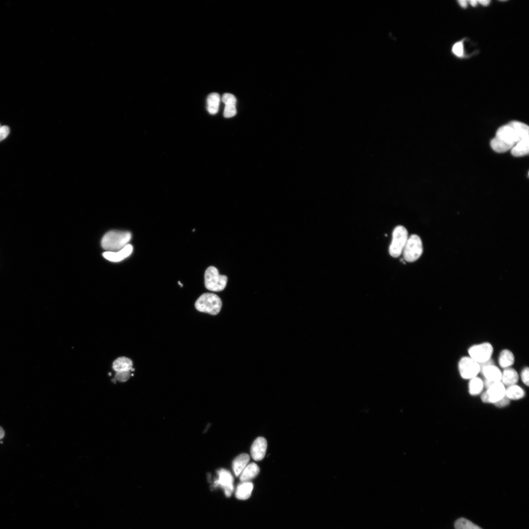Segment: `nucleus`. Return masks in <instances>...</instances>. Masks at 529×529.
<instances>
[{
  "label": "nucleus",
  "instance_id": "obj_12",
  "mask_svg": "<svg viewBox=\"0 0 529 529\" xmlns=\"http://www.w3.org/2000/svg\"><path fill=\"white\" fill-rule=\"evenodd\" d=\"M133 251V246L128 244L122 249L116 251H106L103 253V256L107 260L113 262H119L129 256Z\"/></svg>",
  "mask_w": 529,
  "mask_h": 529
},
{
  "label": "nucleus",
  "instance_id": "obj_16",
  "mask_svg": "<svg viewBox=\"0 0 529 529\" xmlns=\"http://www.w3.org/2000/svg\"><path fill=\"white\" fill-rule=\"evenodd\" d=\"M260 472V468L257 464L251 462L246 465L240 475V480L241 482L250 481L256 478Z\"/></svg>",
  "mask_w": 529,
  "mask_h": 529
},
{
  "label": "nucleus",
  "instance_id": "obj_8",
  "mask_svg": "<svg viewBox=\"0 0 529 529\" xmlns=\"http://www.w3.org/2000/svg\"><path fill=\"white\" fill-rule=\"evenodd\" d=\"M458 370L462 378L471 379L477 377L480 373V366L479 363L471 357H464L459 361Z\"/></svg>",
  "mask_w": 529,
  "mask_h": 529
},
{
  "label": "nucleus",
  "instance_id": "obj_5",
  "mask_svg": "<svg viewBox=\"0 0 529 529\" xmlns=\"http://www.w3.org/2000/svg\"><path fill=\"white\" fill-rule=\"evenodd\" d=\"M408 238V231L404 226L399 225L394 228L389 248V254L392 257L397 258L401 254Z\"/></svg>",
  "mask_w": 529,
  "mask_h": 529
},
{
  "label": "nucleus",
  "instance_id": "obj_15",
  "mask_svg": "<svg viewBox=\"0 0 529 529\" xmlns=\"http://www.w3.org/2000/svg\"><path fill=\"white\" fill-rule=\"evenodd\" d=\"M253 489V484L251 481H243L239 484L235 491L237 499L245 500L251 496Z\"/></svg>",
  "mask_w": 529,
  "mask_h": 529
},
{
  "label": "nucleus",
  "instance_id": "obj_23",
  "mask_svg": "<svg viewBox=\"0 0 529 529\" xmlns=\"http://www.w3.org/2000/svg\"><path fill=\"white\" fill-rule=\"evenodd\" d=\"M484 384L480 378L476 377L470 379L468 385L469 393L472 395L479 394L482 390Z\"/></svg>",
  "mask_w": 529,
  "mask_h": 529
},
{
  "label": "nucleus",
  "instance_id": "obj_13",
  "mask_svg": "<svg viewBox=\"0 0 529 529\" xmlns=\"http://www.w3.org/2000/svg\"><path fill=\"white\" fill-rule=\"evenodd\" d=\"M222 101L225 104L223 112L224 116L225 118L234 116L237 113L236 108L237 100L235 96L231 94L225 93L222 96Z\"/></svg>",
  "mask_w": 529,
  "mask_h": 529
},
{
  "label": "nucleus",
  "instance_id": "obj_29",
  "mask_svg": "<svg viewBox=\"0 0 529 529\" xmlns=\"http://www.w3.org/2000/svg\"><path fill=\"white\" fill-rule=\"evenodd\" d=\"M510 402V399L505 395L502 399L494 403V405L499 408H503L507 406Z\"/></svg>",
  "mask_w": 529,
  "mask_h": 529
},
{
  "label": "nucleus",
  "instance_id": "obj_21",
  "mask_svg": "<svg viewBox=\"0 0 529 529\" xmlns=\"http://www.w3.org/2000/svg\"><path fill=\"white\" fill-rule=\"evenodd\" d=\"M515 358L513 354L508 349L502 350L499 355L498 362L500 366L504 369L510 366L514 363Z\"/></svg>",
  "mask_w": 529,
  "mask_h": 529
},
{
  "label": "nucleus",
  "instance_id": "obj_36",
  "mask_svg": "<svg viewBox=\"0 0 529 529\" xmlns=\"http://www.w3.org/2000/svg\"></svg>",
  "mask_w": 529,
  "mask_h": 529
},
{
  "label": "nucleus",
  "instance_id": "obj_32",
  "mask_svg": "<svg viewBox=\"0 0 529 529\" xmlns=\"http://www.w3.org/2000/svg\"><path fill=\"white\" fill-rule=\"evenodd\" d=\"M478 2L484 6H487L490 3V1L488 0H480Z\"/></svg>",
  "mask_w": 529,
  "mask_h": 529
},
{
  "label": "nucleus",
  "instance_id": "obj_4",
  "mask_svg": "<svg viewBox=\"0 0 529 529\" xmlns=\"http://www.w3.org/2000/svg\"><path fill=\"white\" fill-rule=\"evenodd\" d=\"M227 282V277L225 275H220L215 266H210L206 269L204 274V283L205 287L208 290L221 291L225 289Z\"/></svg>",
  "mask_w": 529,
  "mask_h": 529
},
{
  "label": "nucleus",
  "instance_id": "obj_30",
  "mask_svg": "<svg viewBox=\"0 0 529 529\" xmlns=\"http://www.w3.org/2000/svg\"><path fill=\"white\" fill-rule=\"evenodd\" d=\"M9 128L6 125L0 127V141L5 139L9 133Z\"/></svg>",
  "mask_w": 529,
  "mask_h": 529
},
{
  "label": "nucleus",
  "instance_id": "obj_35",
  "mask_svg": "<svg viewBox=\"0 0 529 529\" xmlns=\"http://www.w3.org/2000/svg\"><path fill=\"white\" fill-rule=\"evenodd\" d=\"M178 284L181 286V287L183 286V285L180 283V282H178Z\"/></svg>",
  "mask_w": 529,
  "mask_h": 529
},
{
  "label": "nucleus",
  "instance_id": "obj_17",
  "mask_svg": "<svg viewBox=\"0 0 529 529\" xmlns=\"http://www.w3.org/2000/svg\"><path fill=\"white\" fill-rule=\"evenodd\" d=\"M519 375L517 371L511 367L505 368L502 372L501 382L507 387L515 385L518 382Z\"/></svg>",
  "mask_w": 529,
  "mask_h": 529
},
{
  "label": "nucleus",
  "instance_id": "obj_3",
  "mask_svg": "<svg viewBox=\"0 0 529 529\" xmlns=\"http://www.w3.org/2000/svg\"><path fill=\"white\" fill-rule=\"evenodd\" d=\"M194 306L199 312L216 315L220 311L222 301L216 294L205 293L197 299Z\"/></svg>",
  "mask_w": 529,
  "mask_h": 529
},
{
  "label": "nucleus",
  "instance_id": "obj_1",
  "mask_svg": "<svg viewBox=\"0 0 529 529\" xmlns=\"http://www.w3.org/2000/svg\"><path fill=\"white\" fill-rule=\"evenodd\" d=\"M527 138H529V126L519 121H512L497 130L490 145L495 151L503 153Z\"/></svg>",
  "mask_w": 529,
  "mask_h": 529
},
{
  "label": "nucleus",
  "instance_id": "obj_7",
  "mask_svg": "<svg viewBox=\"0 0 529 529\" xmlns=\"http://www.w3.org/2000/svg\"><path fill=\"white\" fill-rule=\"evenodd\" d=\"M493 348L489 342H483L471 346L468 349L470 357L478 363H481L491 359Z\"/></svg>",
  "mask_w": 529,
  "mask_h": 529
},
{
  "label": "nucleus",
  "instance_id": "obj_31",
  "mask_svg": "<svg viewBox=\"0 0 529 529\" xmlns=\"http://www.w3.org/2000/svg\"><path fill=\"white\" fill-rule=\"evenodd\" d=\"M459 5L464 8H465L467 6V1L465 0H459L458 1Z\"/></svg>",
  "mask_w": 529,
  "mask_h": 529
},
{
  "label": "nucleus",
  "instance_id": "obj_20",
  "mask_svg": "<svg viewBox=\"0 0 529 529\" xmlns=\"http://www.w3.org/2000/svg\"><path fill=\"white\" fill-rule=\"evenodd\" d=\"M510 152L515 157L528 155L529 152V138L520 141L510 149Z\"/></svg>",
  "mask_w": 529,
  "mask_h": 529
},
{
  "label": "nucleus",
  "instance_id": "obj_9",
  "mask_svg": "<svg viewBox=\"0 0 529 529\" xmlns=\"http://www.w3.org/2000/svg\"><path fill=\"white\" fill-rule=\"evenodd\" d=\"M217 479L214 481V486H220L227 497L232 495L234 490V478L228 470L222 468L217 472Z\"/></svg>",
  "mask_w": 529,
  "mask_h": 529
},
{
  "label": "nucleus",
  "instance_id": "obj_2",
  "mask_svg": "<svg viewBox=\"0 0 529 529\" xmlns=\"http://www.w3.org/2000/svg\"><path fill=\"white\" fill-rule=\"evenodd\" d=\"M131 238V234L129 232L111 231L103 237L101 246L107 251H118L127 245Z\"/></svg>",
  "mask_w": 529,
  "mask_h": 529
},
{
  "label": "nucleus",
  "instance_id": "obj_6",
  "mask_svg": "<svg viewBox=\"0 0 529 529\" xmlns=\"http://www.w3.org/2000/svg\"><path fill=\"white\" fill-rule=\"evenodd\" d=\"M405 261L413 262L421 256L423 253L422 242L417 235H412L408 238L403 251Z\"/></svg>",
  "mask_w": 529,
  "mask_h": 529
},
{
  "label": "nucleus",
  "instance_id": "obj_28",
  "mask_svg": "<svg viewBox=\"0 0 529 529\" xmlns=\"http://www.w3.org/2000/svg\"><path fill=\"white\" fill-rule=\"evenodd\" d=\"M529 367H526L524 368L523 369V370L522 371V372H521V377L522 382L524 383V384H525L527 386H529Z\"/></svg>",
  "mask_w": 529,
  "mask_h": 529
},
{
  "label": "nucleus",
  "instance_id": "obj_18",
  "mask_svg": "<svg viewBox=\"0 0 529 529\" xmlns=\"http://www.w3.org/2000/svg\"><path fill=\"white\" fill-rule=\"evenodd\" d=\"M249 460V456L245 453L239 455L234 459L232 462V469L236 477L240 476Z\"/></svg>",
  "mask_w": 529,
  "mask_h": 529
},
{
  "label": "nucleus",
  "instance_id": "obj_24",
  "mask_svg": "<svg viewBox=\"0 0 529 529\" xmlns=\"http://www.w3.org/2000/svg\"><path fill=\"white\" fill-rule=\"evenodd\" d=\"M505 395L510 400H518L525 396V391L521 387L515 385L505 388Z\"/></svg>",
  "mask_w": 529,
  "mask_h": 529
},
{
  "label": "nucleus",
  "instance_id": "obj_27",
  "mask_svg": "<svg viewBox=\"0 0 529 529\" xmlns=\"http://www.w3.org/2000/svg\"><path fill=\"white\" fill-rule=\"evenodd\" d=\"M130 371L116 372L115 379L121 382L127 381L130 377Z\"/></svg>",
  "mask_w": 529,
  "mask_h": 529
},
{
  "label": "nucleus",
  "instance_id": "obj_10",
  "mask_svg": "<svg viewBox=\"0 0 529 529\" xmlns=\"http://www.w3.org/2000/svg\"><path fill=\"white\" fill-rule=\"evenodd\" d=\"M267 445V441L264 437H257L253 442L250 449L252 458L256 461L263 459L265 455Z\"/></svg>",
  "mask_w": 529,
  "mask_h": 529
},
{
  "label": "nucleus",
  "instance_id": "obj_26",
  "mask_svg": "<svg viewBox=\"0 0 529 529\" xmlns=\"http://www.w3.org/2000/svg\"><path fill=\"white\" fill-rule=\"evenodd\" d=\"M452 52L457 57H461L463 55V45L462 41L456 43L452 48Z\"/></svg>",
  "mask_w": 529,
  "mask_h": 529
},
{
  "label": "nucleus",
  "instance_id": "obj_19",
  "mask_svg": "<svg viewBox=\"0 0 529 529\" xmlns=\"http://www.w3.org/2000/svg\"><path fill=\"white\" fill-rule=\"evenodd\" d=\"M132 361L125 357H120L115 360L112 368L116 372L131 371L133 368Z\"/></svg>",
  "mask_w": 529,
  "mask_h": 529
},
{
  "label": "nucleus",
  "instance_id": "obj_25",
  "mask_svg": "<svg viewBox=\"0 0 529 529\" xmlns=\"http://www.w3.org/2000/svg\"><path fill=\"white\" fill-rule=\"evenodd\" d=\"M455 529H482L471 521L464 518L457 519L455 523Z\"/></svg>",
  "mask_w": 529,
  "mask_h": 529
},
{
  "label": "nucleus",
  "instance_id": "obj_14",
  "mask_svg": "<svg viewBox=\"0 0 529 529\" xmlns=\"http://www.w3.org/2000/svg\"><path fill=\"white\" fill-rule=\"evenodd\" d=\"M480 373L484 377L485 380L494 382H500L501 380L502 372L494 364L482 368Z\"/></svg>",
  "mask_w": 529,
  "mask_h": 529
},
{
  "label": "nucleus",
  "instance_id": "obj_33",
  "mask_svg": "<svg viewBox=\"0 0 529 529\" xmlns=\"http://www.w3.org/2000/svg\"><path fill=\"white\" fill-rule=\"evenodd\" d=\"M5 433L1 427L0 426V439L4 436Z\"/></svg>",
  "mask_w": 529,
  "mask_h": 529
},
{
  "label": "nucleus",
  "instance_id": "obj_34",
  "mask_svg": "<svg viewBox=\"0 0 529 529\" xmlns=\"http://www.w3.org/2000/svg\"><path fill=\"white\" fill-rule=\"evenodd\" d=\"M469 2L472 6L475 7L477 4L478 1L476 0H469Z\"/></svg>",
  "mask_w": 529,
  "mask_h": 529
},
{
  "label": "nucleus",
  "instance_id": "obj_11",
  "mask_svg": "<svg viewBox=\"0 0 529 529\" xmlns=\"http://www.w3.org/2000/svg\"><path fill=\"white\" fill-rule=\"evenodd\" d=\"M489 403L494 404L505 395V385L500 382L494 383L486 391Z\"/></svg>",
  "mask_w": 529,
  "mask_h": 529
},
{
  "label": "nucleus",
  "instance_id": "obj_22",
  "mask_svg": "<svg viewBox=\"0 0 529 529\" xmlns=\"http://www.w3.org/2000/svg\"><path fill=\"white\" fill-rule=\"evenodd\" d=\"M220 96L218 93H212L207 97V110L211 114H216L218 110Z\"/></svg>",
  "mask_w": 529,
  "mask_h": 529
}]
</instances>
